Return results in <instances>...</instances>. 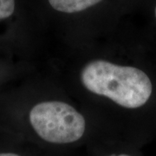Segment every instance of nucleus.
<instances>
[{
  "label": "nucleus",
  "instance_id": "f257e3e1",
  "mask_svg": "<svg viewBox=\"0 0 156 156\" xmlns=\"http://www.w3.org/2000/svg\"><path fill=\"white\" fill-rule=\"evenodd\" d=\"M81 82L89 92L105 96L126 108L145 105L153 92L150 78L143 70L100 59L84 66Z\"/></svg>",
  "mask_w": 156,
  "mask_h": 156
},
{
  "label": "nucleus",
  "instance_id": "f03ea898",
  "mask_svg": "<svg viewBox=\"0 0 156 156\" xmlns=\"http://www.w3.org/2000/svg\"><path fill=\"white\" fill-rule=\"evenodd\" d=\"M30 122L45 141L68 144L80 140L86 129L85 119L71 105L48 101L35 105L30 112Z\"/></svg>",
  "mask_w": 156,
  "mask_h": 156
},
{
  "label": "nucleus",
  "instance_id": "7ed1b4c3",
  "mask_svg": "<svg viewBox=\"0 0 156 156\" xmlns=\"http://www.w3.org/2000/svg\"><path fill=\"white\" fill-rule=\"evenodd\" d=\"M102 0H49L53 9L63 13H76L99 4Z\"/></svg>",
  "mask_w": 156,
  "mask_h": 156
},
{
  "label": "nucleus",
  "instance_id": "20e7f679",
  "mask_svg": "<svg viewBox=\"0 0 156 156\" xmlns=\"http://www.w3.org/2000/svg\"><path fill=\"white\" fill-rule=\"evenodd\" d=\"M15 10V0H0V19L11 17Z\"/></svg>",
  "mask_w": 156,
  "mask_h": 156
},
{
  "label": "nucleus",
  "instance_id": "39448f33",
  "mask_svg": "<svg viewBox=\"0 0 156 156\" xmlns=\"http://www.w3.org/2000/svg\"><path fill=\"white\" fill-rule=\"evenodd\" d=\"M0 156H19L17 154H12V153H2L0 154Z\"/></svg>",
  "mask_w": 156,
  "mask_h": 156
},
{
  "label": "nucleus",
  "instance_id": "423d86ee",
  "mask_svg": "<svg viewBox=\"0 0 156 156\" xmlns=\"http://www.w3.org/2000/svg\"><path fill=\"white\" fill-rule=\"evenodd\" d=\"M108 156H131L129 154H113V155H108Z\"/></svg>",
  "mask_w": 156,
  "mask_h": 156
},
{
  "label": "nucleus",
  "instance_id": "0eeeda50",
  "mask_svg": "<svg viewBox=\"0 0 156 156\" xmlns=\"http://www.w3.org/2000/svg\"><path fill=\"white\" fill-rule=\"evenodd\" d=\"M154 15H155V18H156V6H155V10H154Z\"/></svg>",
  "mask_w": 156,
  "mask_h": 156
}]
</instances>
